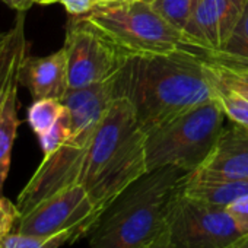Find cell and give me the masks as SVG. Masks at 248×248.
Here are the masks:
<instances>
[{
	"instance_id": "obj_22",
	"label": "cell",
	"mask_w": 248,
	"mask_h": 248,
	"mask_svg": "<svg viewBox=\"0 0 248 248\" xmlns=\"http://www.w3.org/2000/svg\"><path fill=\"white\" fill-rule=\"evenodd\" d=\"M194 0H152V8L171 25L184 32Z\"/></svg>"
},
{
	"instance_id": "obj_24",
	"label": "cell",
	"mask_w": 248,
	"mask_h": 248,
	"mask_svg": "<svg viewBox=\"0 0 248 248\" xmlns=\"http://www.w3.org/2000/svg\"><path fill=\"white\" fill-rule=\"evenodd\" d=\"M226 210L233 219L238 229L244 235L248 233V194L232 202L229 206H226Z\"/></svg>"
},
{
	"instance_id": "obj_17",
	"label": "cell",
	"mask_w": 248,
	"mask_h": 248,
	"mask_svg": "<svg viewBox=\"0 0 248 248\" xmlns=\"http://www.w3.org/2000/svg\"><path fill=\"white\" fill-rule=\"evenodd\" d=\"M215 66L229 70H248V3L242 19L229 40L217 50L204 56Z\"/></svg>"
},
{
	"instance_id": "obj_19",
	"label": "cell",
	"mask_w": 248,
	"mask_h": 248,
	"mask_svg": "<svg viewBox=\"0 0 248 248\" xmlns=\"http://www.w3.org/2000/svg\"><path fill=\"white\" fill-rule=\"evenodd\" d=\"M217 12L219 48L229 40L244 16L248 0H215ZM217 51V50H216Z\"/></svg>"
},
{
	"instance_id": "obj_26",
	"label": "cell",
	"mask_w": 248,
	"mask_h": 248,
	"mask_svg": "<svg viewBox=\"0 0 248 248\" xmlns=\"http://www.w3.org/2000/svg\"><path fill=\"white\" fill-rule=\"evenodd\" d=\"M209 63H210V62H209ZM213 66H215V64H213ZM215 69L217 70L219 76H220L231 88H233L235 91H238L239 93H242L245 98H248V83H247V82H244V80L235 78V76L231 75L228 70H225V69H222V67H219V66H215Z\"/></svg>"
},
{
	"instance_id": "obj_29",
	"label": "cell",
	"mask_w": 248,
	"mask_h": 248,
	"mask_svg": "<svg viewBox=\"0 0 248 248\" xmlns=\"http://www.w3.org/2000/svg\"><path fill=\"white\" fill-rule=\"evenodd\" d=\"M223 69V67H222ZM225 70H228L231 75H233L235 78H238V79H241V80H244V82H247L248 83V70H229V69H225Z\"/></svg>"
},
{
	"instance_id": "obj_13",
	"label": "cell",
	"mask_w": 248,
	"mask_h": 248,
	"mask_svg": "<svg viewBox=\"0 0 248 248\" xmlns=\"http://www.w3.org/2000/svg\"><path fill=\"white\" fill-rule=\"evenodd\" d=\"M184 194L194 200L226 207L236 199L248 194V178H202L193 172Z\"/></svg>"
},
{
	"instance_id": "obj_7",
	"label": "cell",
	"mask_w": 248,
	"mask_h": 248,
	"mask_svg": "<svg viewBox=\"0 0 248 248\" xmlns=\"http://www.w3.org/2000/svg\"><path fill=\"white\" fill-rule=\"evenodd\" d=\"M63 48L67 57L69 89L112 78L127 59L107 35L82 16H73L70 21Z\"/></svg>"
},
{
	"instance_id": "obj_4",
	"label": "cell",
	"mask_w": 248,
	"mask_h": 248,
	"mask_svg": "<svg viewBox=\"0 0 248 248\" xmlns=\"http://www.w3.org/2000/svg\"><path fill=\"white\" fill-rule=\"evenodd\" d=\"M82 18L95 25L127 57L167 54L181 48L199 50L190 44L181 30L165 21L151 3L142 0H115L93 5Z\"/></svg>"
},
{
	"instance_id": "obj_10",
	"label": "cell",
	"mask_w": 248,
	"mask_h": 248,
	"mask_svg": "<svg viewBox=\"0 0 248 248\" xmlns=\"http://www.w3.org/2000/svg\"><path fill=\"white\" fill-rule=\"evenodd\" d=\"M115 76V75H114ZM114 76L79 89H69L62 98L63 105L70 114L72 136L91 138L115 99Z\"/></svg>"
},
{
	"instance_id": "obj_8",
	"label": "cell",
	"mask_w": 248,
	"mask_h": 248,
	"mask_svg": "<svg viewBox=\"0 0 248 248\" xmlns=\"http://www.w3.org/2000/svg\"><path fill=\"white\" fill-rule=\"evenodd\" d=\"M98 217V212L86 190L75 184L44 199L22 215L18 220V232L50 236L69 231L75 233L78 241L89 235Z\"/></svg>"
},
{
	"instance_id": "obj_15",
	"label": "cell",
	"mask_w": 248,
	"mask_h": 248,
	"mask_svg": "<svg viewBox=\"0 0 248 248\" xmlns=\"http://www.w3.org/2000/svg\"><path fill=\"white\" fill-rule=\"evenodd\" d=\"M28 41L25 38V12H18L11 35L0 48V101L9 86V82L28 54Z\"/></svg>"
},
{
	"instance_id": "obj_16",
	"label": "cell",
	"mask_w": 248,
	"mask_h": 248,
	"mask_svg": "<svg viewBox=\"0 0 248 248\" xmlns=\"http://www.w3.org/2000/svg\"><path fill=\"white\" fill-rule=\"evenodd\" d=\"M204 73L210 83L213 98L223 109L226 118H229L232 123H236L248 130V98H245L242 93L231 88L219 76L215 66L207 60L204 62Z\"/></svg>"
},
{
	"instance_id": "obj_2",
	"label": "cell",
	"mask_w": 248,
	"mask_h": 248,
	"mask_svg": "<svg viewBox=\"0 0 248 248\" xmlns=\"http://www.w3.org/2000/svg\"><path fill=\"white\" fill-rule=\"evenodd\" d=\"M194 171L162 167L124 188L91 229L89 248H149L165 232L170 215Z\"/></svg>"
},
{
	"instance_id": "obj_6",
	"label": "cell",
	"mask_w": 248,
	"mask_h": 248,
	"mask_svg": "<svg viewBox=\"0 0 248 248\" xmlns=\"http://www.w3.org/2000/svg\"><path fill=\"white\" fill-rule=\"evenodd\" d=\"M242 235L226 207L194 200L184 193L164 232L167 248H226Z\"/></svg>"
},
{
	"instance_id": "obj_21",
	"label": "cell",
	"mask_w": 248,
	"mask_h": 248,
	"mask_svg": "<svg viewBox=\"0 0 248 248\" xmlns=\"http://www.w3.org/2000/svg\"><path fill=\"white\" fill-rule=\"evenodd\" d=\"M72 136V123H70V114L64 107V111L62 112V115L59 117V120L53 124V126L41 133L38 136L40 140V146L43 149L44 156L51 155L53 152H56L59 148H62Z\"/></svg>"
},
{
	"instance_id": "obj_25",
	"label": "cell",
	"mask_w": 248,
	"mask_h": 248,
	"mask_svg": "<svg viewBox=\"0 0 248 248\" xmlns=\"http://www.w3.org/2000/svg\"><path fill=\"white\" fill-rule=\"evenodd\" d=\"M59 3L64 6L70 16H83L93 6L92 0H59Z\"/></svg>"
},
{
	"instance_id": "obj_33",
	"label": "cell",
	"mask_w": 248,
	"mask_h": 248,
	"mask_svg": "<svg viewBox=\"0 0 248 248\" xmlns=\"http://www.w3.org/2000/svg\"><path fill=\"white\" fill-rule=\"evenodd\" d=\"M109 2H115V0H92L93 5H102V3H109Z\"/></svg>"
},
{
	"instance_id": "obj_32",
	"label": "cell",
	"mask_w": 248,
	"mask_h": 248,
	"mask_svg": "<svg viewBox=\"0 0 248 248\" xmlns=\"http://www.w3.org/2000/svg\"><path fill=\"white\" fill-rule=\"evenodd\" d=\"M35 3H38V5H54V3H59V0H35Z\"/></svg>"
},
{
	"instance_id": "obj_3",
	"label": "cell",
	"mask_w": 248,
	"mask_h": 248,
	"mask_svg": "<svg viewBox=\"0 0 248 248\" xmlns=\"http://www.w3.org/2000/svg\"><path fill=\"white\" fill-rule=\"evenodd\" d=\"M146 133L132 102L115 98L96 126L82 159L78 184L89 194L98 216L135 180L148 172Z\"/></svg>"
},
{
	"instance_id": "obj_30",
	"label": "cell",
	"mask_w": 248,
	"mask_h": 248,
	"mask_svg": "<svg viewBox=\"0 0 248 248\" xmlns=\"http://www.w3.org/2000/svg\"><path fill=\"white\" fill-rule=\"evenodd\" d=\"M9 35H11V30H8V31H0V48L5 46V43L8 41Z\"/></svg>"
},
{
	"instance_id": "obj_27",
	"label": "cell",
	"mask_w": 248,
	"mask_h": 248,
	"mask_svg": "<svg viewBox=\"0 0 248 248\" xmlns=\"http://www.w3.org/2000/svg\"><path fill=\"white\" fill-rule=\"evenodd\" d=\"M2 2L16 12H27L35 5V0H2Z\"/></svg>"
},
{
	"instance_id": "obj_20",
	"label": "cell",
	"mask_w": 248,
	"mask_h": 248,
	"mask_svg": "<svg viewBox=\"0 0 248 248\" xmlns=\"http://www.w3.org/2000/svg\"><path fill=\"white\" fill-rule=\"evenodd\" d=\"M76 236L73 232H60L50 236H37L25 233H11L0 248H60L64 244L75 242Z\"/></svg>"
},
{
	"instance_id": "obj_34",
	"label": "cell",
	"mask_w": 248,
	"mask_h": 248,
	"mask_svg": "<svg viewBox=\"0 0 248 248\" xmlns=\"http://www.w3.org/2000/svg\"><path fill=\"white\" fill-rule=\"evenodd\" d=\"M142 2H148V3H152V0H142Z\"/></svg>"
},
{
	"instance_id": "obj_11",
	"label": "cell",
	"mask_w": 248,
	"mask_h": 248,
	"mask_svg": "<svg viewBox=\"0 0 248 248\" xmlns=\"http://www.w3.org/2000/svg\"><path fill=\"white\" fill-rule=\"evenodd\" d=\"M19 83L30 89L34 99L56 98L62 101L69 91L66 50L60 48L44 57L27 54L21 63Z\"/></svg>"
},
{
	"instance_id": "obj_28",
	"label": "cell",
	"mask_w": 248,
	"mask_h": 248,
	"mask_svg": "<svg viewBox=\"0 0 248 248\" xmlns=\"http://www.w3.org/2000/svg\"><path fill=\"white\" fill-rule=\"evenodd\" d=\"M226 248H248V233L242 235L241 238H238L235 242H232L229 247Z\"/></svg>"
},
{
	"instance_id": "obj_5",
	"label": "cell",
	"mask_w": 248,
	"mask_h": 248,
	"mask_svg": "<svg viewBox=\"0 0 248 248\" xmlns=\"http://www.w3.org/2000/svg\"><path fill=\"white\" fill-rule=\"evenodd\" d=\"M225 118L223 109L213 98L146 133L148 171L162 167L199 170L216 145Z\"/></svg>"
},
{
	"instance_id": "obj_12",
	"label": "cell",
	"mask_w": 248,
	"mask_h": 248,
	"mask_svg": "<svg viewBox=\"0 0 248 248\" xmlns=\"http://www.w3.org/2000/svg\"><path fill=\"white\" fill-rule=\"evenodd\" d=\"M19 69L21 66L14 73L3 99L0 101V194L3 191L11 170L12 149L19 127Z\"/></svg>"
},
{
	"instance_id": "obj_14",
	"label": "cell",
	"mask_w": 248,
	"mask_h": 248,
	"mask_svg": "<svg viewBox=\"0 0 248 248\" xmlns=\"http://www.w3.org/2000/svg\"><path fill=\"white\" fill-rule=\"evenodd\" d=\"M184 34L190 44L204 53L219 50L217 12L215 0H194Z\"/></svg>"
},
{
	"instance_id": "obj_23",
	"label": "cell",
	"mask_w": 248,
	"mask_h": 248,
	"mask_svg": "<svg viewBox=\"0 0 248 248\" xmlns=\"http://www.w3.org/2000/svg\"><path fill=\"white\" fill-rule=\"evenodd\" d=\"M21 217L18 206L0 194V247L11 235V231Z\"/></svg>"
},
{
	"instance_id": "obj_18",
	"label": "cell",
	"mask_w": 248,
	"mask_h": 248,
	"mask_svg": "<svg viewBox=\"0 0 248 248\" xmlns=\"http://www.w3.org/2000/svg\"><path fill=\"white\" fill-rule=\"evenodd\" d=\"M64 105L60 99L56 98H41L35 99L28 109V124L37 136L47 132L53 124L59 120Z\"/></svg>"
},
{
	"instance_id": "obj_31",
	"label": "cell",
	"mask_w": 248,
	"mask_h": 248,
	"mask_svg": "<svg viewBox=\"0 0 248 248\" xmlns=\"http://www.w3.org/2000/svg\"><path fill=\"white\" fill-rule=\"evenodd\" d=\"M149 248H167V244H165V238H164V235L154 244V245H151Z\"/></svg>"
},
{
	"instance_id": "obj_1",
	"label": "cell",
	"mask_w": 248,
	"mask_h": 248,
	"mask_svg": "<svg viewBox=\"0 0 248 248\" xmlns=\"http://www.w3.org/2000/svg\"><path fill=\"white\" fill-rule=\"evenodd\" d=\"M204 62V53L194 48L129 56L114 76L115 98L132 102L139 127L149 133L213 99Z\"/></svg>"
},
{
	"instance_id": "obj_9",
	"label": "cell",
	"mask_w": 248,
	"mask_h": 248,
	"mask_svg": "<svg viewBox=\"0 0 248 248\" xmlns=\"http://www.w3.org/2000/svg\"><path fill=\"white\" fill-rule=\"evenodd\" d=\"M194 174L202 178H248V130L231 121Z\"/></svg>"
}]
</instances>
